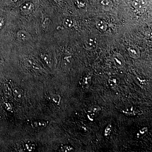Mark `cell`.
<instances>
[{
  "label": "cell",
  "instance_id": "1",
  "mask_svg": "<svg viewBox=\"0 0 152 152\" xmlns=\"http://www.w3.org/2000/svg\"><path fill=\"white\" fill-rule=\"evenodd\" d=\"M26 64L31 68L32 69L34 70L37 71V72H41L42 70V68H41L39 65L35 61L32 59L28 58L26 60Z\"/></svg>",
  "mask_w": 152,
  "mask_h": 152
},
{
  "label": "cell",
  "instance_id": "2",
  "mask_svg": "<svg viewBox=\"0 0 152 152\" xmlns=\"http://www.w3.org/2000/svg\"><path fill=\"white\" fill-rule=\"evenodd\" d=\"M148 4L147 0H134L132 3L133 7L138 10L143 9L146 7Z\"/></svg>",
  "mask_w": 152,
  "mask_h": 152
},
{
  "label": "cell",
  "instance_id": "3",
  "mask_svg": "<svg viewBox=\"0 0 152 152\" xmlns=\"http://www.w3.org/2000/svg\"><path fill=\"white\" fill-rule=\"evenodd\" d=\"M96 26L98 29L102 31H106L108 28V25L107 22L102 20H97L96 23Z\"/></svg>",
  "mask_w": 152,
  "mask_h": 152
},
{
  "label": "cell",
  "instance_id": "4",
  "mask_svg": "<svg viewBox=\"0 0 152 152\" xmlns=\"http://www.w3.org/2000/svg\"><path fill=\"white\" fill-rule=\"evenodd\" d=\"M129 54L132 58H137L140 56V52L137 47L133 46L130 47L128 49Z\"/></svg>",
  "mask_w": 152,
  "mask_h": 152
},
{
  "label": "cell",
  "instance_id": "5",
  "mask_svg": "<svg viewBox=\"0 0 152 152\" xmlns=\"http://www.w3.org/2000/svg\"><path fill=\"white\" fill-rule=\"evenodd\" d=\"M34 4L31 2L25 3L21 7L22 11L25 13H29L34 10Z\"/></svg>",
  "mask_w": 152,
  "mask_h": 152
},
{
  "label": "cell",
  "instance_id": "6",
  "mask_svg": "<svg viewBox=\"0 0 152 152\" xmlns=\"http://www.w3.org/2000/svg\"><path fill=\"white\" fill-rule=\"evenodd\" d=\"M47 123L43 121H34L32 123V126L33 127L37 129H42L45 128Z\"/></svg>",
  "mask_w": 152,
  "mask_h": 152
},
{
  "label": "cell",
  "instance_id": "7",
  "mask_svg": "<svg viewBox=\"0 0 152 152\" xmlns=\"http://www.w3.org/2000/svg\"><path fill=\"white\" fill-rule=\"evenodd\" d=\"M18 37L19 40L21 41L28 40L30 38L29 35L26 32L23 31H19L18 33Z\"/></svg>",
  "mask_w": 152,
  "mask_h": 152
},
{
  "label": "cell",
  "instance_id": "8",
  "mask_svg": "<svg viewBox=\"0 0 152 152\" xmlns=\"http://www.w3.org/2000/svg\"><path fill=\"white\" fill-rule=\"evenodd\" d=\"M63 25L67 28H72L75 26V22L72 19L66 18L63 20Z\"/></svg>",
  "mask_w": 152,
  "mask_h": 152
},
{
  "label": "cell",
  "instance_id": "9",
  "mask_svg": "<svg viewBox=\"0 0 152 152\" xmlns=\"http://www.w3.org/2000/svg\"><path fill=\"white\" fill-rule=\"evenodd\" d=\"M101 4L103 6V8L106 10H110L113 6V3L110 0H102L101 1Z\"/></svg>",
  "mask_w": 152,
  "mask_h": 152
},
{
  "label": "cell",
  "instance_id": "10",
  "mask_svg": "<svg viewBox=\"0 0 152 152\" xmlns=\"http://www.w3.org/2000/svg\"><path fill=\"white\" fill-rule=\"evenodd\" d=\"M85 45L87 48L91 49L94 48L96 45V42L92 39L89 38L85 42Z\"/></svg>",
  "mask_w": 152,
  "mask_h": 152
},
{
  "label": "cell",
  "instance_id": "11",
  "mask_svg": "<svg viewBox=\"0 0 152 152\" xmlns=\"http://www.w3.org/2000/svg\"><path fill=\"white\" fill-rule=\"evenodd\" d=\"M14 95L17 99H20L22 97L23 92L18 88H15L14 89Z\"/></svg>",
  "mask_w": 152,
  "mask_h": 152
},
{
  "label": "cell",
  "instance_id": "12",
  "mask_svg": "<svg viewBox=\"0 0 152 152\" xmlns=\"http://www.w3.org/2000/svg\"><path fill=\"white\" fill-rule=\"evenodd\" d=\"M24 148L25 151H33L35 149V146L34 144L27 143L25 144Z\"/></svg>",
  "mask_w": 152,
  "mask_h": 152
},
{
  "label": "cell",
  "instance_id": "13",
  "mask_svg": "<svg viewBox=\"0 0 152 152\" xmlns=\"http://www.w3.org/2000/svg\"><path fill=\"white\" fill-rule=\"evenodd\" d=\"M42 58L47 65H50L51 63V60L49 56H48V55H43L42 56Z\"/></svg>",
  "mask_w": 152,
  "mask_h": 152
},
{
  "label": "cell",
  "instance_id": "14",
  "mask_svg": "<svg viewBox=\"0 0 152 152\" xmlns=\"http://www.w3.org/2000/svg\"><path fill=\"white\" fill-rule=\"evenodd\" d=\"M58 96H56V95H53V96H51V99L54 102H58V99H57L58 98Z\"/></svg>",
  "mask_w": 152,
  "mask_h": 152
},
{
  "label": "cell",
  "instance_id": "15",
  "mask_svg": "<svg viewBox=\"0 0 152 152\" xmlns=\"http://www.w3.org/2000/svg\"><path fill=\"white\" fill-rule=\"evenodd\" d=\"M4 23V19L2 18H0V29L2 26L3 24Z\"/></svg>",
  "mask_w": 152,
  "mask_h": 152
},
{
  "label": "cell",
  "instance_id": "16",
  "mask_svg": "<svg viewBox=\"0 0 152 152\" xmlns=\"http://www.w3.org/2000/svg\"><path fill=\"white\" fill-rule=\"evenodd\" d=\"M3 63V60L2 57L0 56V65L2 64Z\"/></svg>",
  "mask_w": 152,
  "mask_h": 152
},
{
  "label": "cell",
  "instance_id": "17",
  "mask_svg": "<svg viewBox=\"0 0 152 152\" xmlns=\"http://www.w3.org/2000/svg\"><path fill=\"white\" fill-rule=\"evenodd\" d=\"M54 1H59L60 0H54Z\"/></svg>",
  "mask_w": 152,
  "mask_h": 152
}]
</instances>
